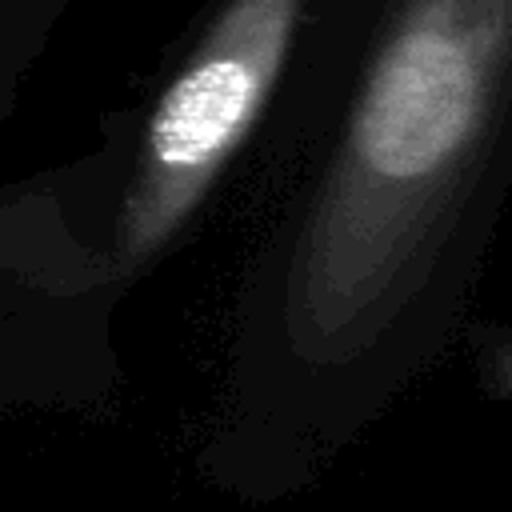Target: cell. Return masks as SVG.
Masks as SVG:
<instances>
[{"mask_svg":"<svg viewBox=\"0 0 512 512\" xmlns=\"http://www.w3.org/2000/svg\"><path fill=\"white\" fill-rule=\"evenodd\" d=\"M264 76V56L252 48L212 52L188 68L152 116V156L168 172L212 164L252 116Z\"/></svg>","mask_w":512,"mask_h":512,"instance_id":"obj_2","label":"cell"},{"mask_svg":"<svg viewBox=\"0 0 512 512\" xmlns=\"http://www.w3.org/2000/svg\"><path fill=\"white\" fill-rule=\"evenodd\" d=\"M476 64L444 32L404 36L380 64L356 120L360 156L392 180L432 172L476 120Z\"/></svg>","mask_w":512,"mask_h":512,"instance_id":"obj_1","label":"cell"}]
</instances>
